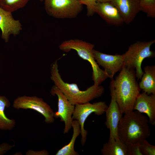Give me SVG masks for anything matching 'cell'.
Here are the masks:
<instances>
[{"mask_svg":"<svg viewBox=\"0 0 155 155\" xmlns=\"http://www.w3.org/2000/svg\"><path fill=\"white\" fill-rule=\"evenodd\" d=\"M135 70L124 66L115 79L111 80L110 88L122 113L133 110L140 89Z\"/></svg>","mask_w":155,"mask_h":155,"instance_id":"cell-1","label":"cell"},{"mask_svg":"<svg viewBox=\"0 0 155 155\" xmlns=\"http://www.w3.org/2000/svg\"><path fill=\"white\" fill-rule=\"evenodd\" d=\"M148 118L137 111L124 114L118 126L119 138L127 146L146 140L151 135Z\"/></svg>","mask_w":155,"mask_h":155,"instance_id":"cell-2","label":"cell"},{"mask_svg":"<svg viewBox=\"0 0 155 155\" xmlns=\"http://www.w3.org/2000/svg\"><path fill=\"white\" fill-rule=\"evenodd\" d=\"M51 79L72 104L75 105L90 102L101 96L104 91L101 86L94 84L84 91L81 90L75 84L65 82L59 72L57 61L53 63L51 67Z\"/></svg>","mask_w":155,"mask_h":155,"instance_id":"cell-3","label":"cell"},{"mask_svg":"<svg viewBox=\"0 0 155 155\" xmlns=\"http://www.w3.org/2000/svg\"><path fill=\"white\" fill-rule=\"evenodd\" d=\"M94 45L78 39L65 40L59 46L60 49L65 52L75 50L79 56L90 64L92 69V79L94 84L100 85L108 77L104 70L101 69L94 57L93 50Z\"/></svg>","mask_w":155,"mask_h":155,"instance_id":"cell-4","label":"cell"},{"mask_svg":"<svg viewBox=\"0 0 155 155\" xmlns=\"http://www.w3.org/2000/svg\"><path fill=\"white\" fill-rule=\"evenodd\" d=\"M155 42V40L149 41H137L129 47L123 54L124 66L135 70L136 78L141 79L144 73L141 65L146 58L154 57L155 52L150 50L151 46Z\"/></svg>","mask_w":155,"mask_h":155,"instance_id":"cell-5","label":"cell"},{"mask_svg":"<svg viewBox=\"0 0 155 155\" xmlns=\"http://www.w3.org/2000/svg\"><path fill=\"white\" fill-rule=\"evenodd\" d=\"M44 7L49 16L58 19L76 17L82 11L79 0H44Z\"/></svg>","mask_w":155,"mask_h":155,"instance_id":"cell-6","label":"cell"},{"mask_svg":"<svg viewBox=\"0 0 155 155\" xmlns=\"http://www.w3.org/2000/svg\"><path fill=\"white\" fill-rule=\"evenodd\" d=\"M12 106L17 109L35 110L43 116L44 122L47 123H52L54 121V112L52 109L42 98L37 96H18L14 100Z\"/></svg>","mask_w":155,"mask_h":155,"instance_id":"cell-7","label":"cell"},{"mask_svg":"<svg viewBox=\"0 0 155 155\" xmlns=\"http://www.w3.org/2000/svg\"><path fill=\"white\" fill-rule=\"evenodd\" d=\"M108 106L104 101L91 103L90 102L75 105L72 115L73 120H77L80 126L81 135V143L84 145L87 140L88 131L84 128L85 122L88 117L92 113L100 116L105 113Z\"/></svg>","mask_w":155,"mask_h":155,"instance_id":"cell-8","label":"cell"},{"mask_svg":"<svg viewBox=\"0 0 155 155\" xmlns=\"http://www.w3.org/2000/svg\"><path fill=\"white\" fill-rule=\"evenodd\" d=\"M50 92L51 95H56L58 97V111L54 112V118H59L60 121L64 123L63 133H67L72 128V116L75 105L71 104L60 90L55 85L52 87Z\"/></svg>","mask_w":155,"mask_h":155,"instance_id":"cell-9","label":"cell"},{"mask_svg":"<svg viewBox=\"0 0 155 155\" xmlns=\"http://www.w3.org/2000/svg\"><path fill=\"white\" fill-rule=\"evenodd\" d=\"M93 53L97 64L104 68V70L108 78L111 80L113 79L115 74L120 71L124 65L123 54H107L94 49Z\"/></svg>","mask_w":155,"mask_h":155,"instance_id":"cell-10","label":"cell"},{"mask_svg":"<svg viewBox=\"0 0 155 155\" xmlns=\"http://www.w3.org/2000/svg\"><path fill=\"white\" fill-rule=\"evenodd\" d=\"M0 28L1 31V38L5 42L9 40L10 36L18 34L22 28L19 20H15L12 12L0 7Z\"/></svg>","mask_w":155,"mask_h":155,"instance_id":"cell-11","label":"cell"},{"mask_svg":"<svg viewBox=\"0 0 155 155\" xmlns=\"http://www.w3.org/2000/svg\"><path fill=\"white\" fill-rule=\"evenodd\" d=\"M111 95V102L105 112L106 118L105 124L110 131L109 139L116 138H118V126L123 114L121 113L113 96Z\"/></svg>","mask_w":155,"mask_h":155,"instance_id":"cell-12","label":"cell"},{"mask_svg":"<svg viewBox=\"0 0 155 155\" xmlns=\"http://www.w3.org/2000/svg\"><path fill=\"white\" fill-rule=\"evenodd\" d=\"M140 0H111V3L118 10L123 22L129 24L140 10Z\"/></svg>","mask_w":155,"mask_h":155,"instance_id":"cell-13","label":"cell"},{"mask_svg":"<svg viewBox=\"0 0 155 155\" xmlns=\"http://www.w3.org/2000/svg\"><path fill=\"white\" fill-rule=\"evenodd\" d=\"M146 114L149 123L155 125V94H148L144 92L140 93L135 101L133 110Z\"/></svg>","mask_w":155,"mask_h":155,"instance_id":"cell-14","label":"cell"},{"mask_svg":"<svg viewBox=\"0 0 155 155\" xmlns=\"http://www.w3.org/2000/svg\"><path fill=\"white\" fill-rule=\"evenodd\" d=\"M94 10L95 13L110 24L118 26L124 22L118 10L111 2L97 1Z\"/></svg>","mask_w":155,"mask_h":155,"instance_id":"cell-15","label":"cell"},{"mask_svg":"<svg viewBox=\"0 0 155 155\" xmlns=\"http://www.w3.org/2000/svg\"><path fill=\"white\" fill-rule=\"evenodd\" d=\"M139 82V87L148 94H155V66L147 65Z\"/></svg>","mask_w":155,"mask_h":155,"instance_id":"cell-16","label":"cell"},{"mask_svg":"<svg viewBox=\"0 0 155 155\" xmlns=\"http://www.w3.org/2000/svg\"><path fill=\"white\" fill-rule=\"evenodd\" d=\"M102 155H127V146L119 138L109 139L100 150Z\"/></svg>","mask_w":155,"mask_h":155,"instance_id":"cell-17","label":"cell"},{"mask_svg":"<svg viewBox=\"0 0 155 155\" xmlns=\"http://www.w3.org/2000/svg\"><path fill=\"white\" fill-rule=\"evenodd\" d=\"M11 103L5 96L0 95V130L5 131L13 129L16 124L15 120L8 118L5 113V108H8Z\"/></svg>","mask_w":155,"mask_h":155,"instance_id":"cell-18","label":"cell"},{"mask_svg":"<svg viewBox=\"0 0 155 155\" xmlns=\"http://www.w3.org/2000/svg\"><path fill=\"white\" fill-rule=\"evenodd\" d=\"M73 133L71 139L69 143L59 150L56 155H78V153L74 150V146L77 137L81 134L80 125L78 121L73 120L72 123Z\"/></svg>","mask_w":155,"mask_h":155,"instance_id":"cell-19","label":"cell"},{"mask_svg":"<svg viewBox=\"0 0 155 155\" xmlns=\"http://www.w3.org/2000/svg\"><path fill=\"white\" fill-rule=\"evenodd\" d=\"M30 0H0V7L12 12L24 7Z\"/></svg>","mask_w":155,"mask_h":155,"instance_id":"cell-20","label":"cell"},{"mask_svg":"<svg viewBox=\"0 0 155 155\" xmlns=\"http://www.w3.org/2000/svg\"><path fill=\"white\" fill-rule=\"evenodd\" d=\"M140 148L142 155H155V146L149 143L146 140L140 142Z\"/></svg>","mask_w":155,"mask_h":155,"instance_id":"cell-21","label":"cell"},{"mask_svg":"<svg viewBox=\"0 0 155 155\" xmlns=\"http://www.w3.org/2000/svg\"><path fill=\"white\" fill-rule=\"evenodd\" d=\"M79 1L81 4L86 6L87 16L89 17L92 16L95 13L94 7L97 0H79Z\"/></svg>","mask_w":155,"mask_h":155,"instance_id":"cell-22","label":"cell"},{"mask_svg":"<svg viewBox=\"0 0 155 155\" xmlns=\"http://www.w3.org/2000/svg\"><path fill=\"white\" fill-rule=\"evenodd\" d=\"M140 142L127 146V155H142L140 150Z\"/></svg>","mask_w":155,"mask_h":155,"instance_id":"cell-23","label":"cell"},{"mask_svg":"<svg viewBox=\"0 0 155 155\" xmlns=\"http://www.w3.org/2000/svg\"><path fill=\"white\" fill-rule=\"evenodd\" d=\"M14 146L6 143H3L0 144V155L5 154Z\"/></svg>","mask_w":155,"mask_h":155,"instance_id":"cell-24","label":"cell"},{"mask_svg":"<svg viewBox=\"0 0 155 155\" xmlns=\"http://www.w3.org/2000/svg\"><path fill=\"white\" fill-rule=\"evenodd\" d=\"M49 153L46 150H43L40 151H34L29 150L26 153V155H48Z\"/></svg>","mask_w":155,"mask_h":155,"instance_id":"cell-25","label":"cell"},{"mask_svg":"<svg viewBox=\"0 0 155 155\" xmlns=\"http://www.w3.org/2000/svg\"><path fill=\"white\" fill-rule=\"evenodd\" d=\"M111 0H97V1L100 2H110Z\"/></svg>","mask_w":155,"mask_h":155,"instance_id":"cell-26","label":"cell"},{"mask_svg":"<svg viewBox=\"0 0 155 155\" xmlns=\"http://www.w3.org/2000/svg\"><path fill=\"white\" fill-rule=\"evenodd\" d=\"M145 1L149 2H155V0H144Z\"/></svg>","mask_w":155,"mask_h":155,"instance_id":"cell-27","label":"cell"},{"mask_svg":"<svg viewBox=\"0 0 155 155\" xmlns=\"http://www.w3.org/2000/svg\"><path fill=\"white\" fill-rule=\"evenodd\" d=\"M41 1H44V0H39Z\"/></svg>","mask_w":155,"mask_h":155,"instance_id":"cell-28","label":"cell"}]
</instances>
